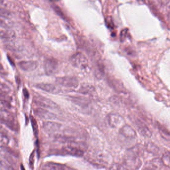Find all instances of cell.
<instances>
[{
	"label": "cell",
	"mask_w": 170,
	"mask_h": 170,
	"mask_svg": "<svg viewBox=\"0 0 170 170\" xmlns=\"http://www.w3.org/2000/svg\"><path fill=\"white\" fill-rule=\"evenodd\" d=\"M0 122L13 131L18 130V123L16 117L10 111H0Z\"/></svg>",
	"instance_id": "6da1fadb"
},
{
	"label": "cell",
	"mask_w": 170,
	"mask_h": 170,
	"mask_svg": "<svg viewBox=\"0 0 170 170\" xmlns=\"http://www.w3.org/2000/svg\"><path fill=\"white\" fill-rule=\"evenodd\" d=\"M72 64L76 68L84 70L88 66V61L86 56L81 53H77L71 58Z\"/></svg>",
	"instance_id": "7a4b0ae2"
},
{
	"label": "cell",
	"mask_w": 170,
	"mask_h": 170,
	"mask_svg": "<svg viewBox=\"0 0 170 170\" xmlns=\"http://www.w3.org/2000/svg\"><path fill=\"white\" fill-rule=\"evenodd\" d=\"M56 83L61 86L69 88H76L79 84L78 79L73 76L58 77Z\"/></svg>",
	"instance_id": "3957f363"
},
{
	"label": "cell",
	"mask_w": 170,
	"mask_h": 170,
	"mask_svg": "<svg viewBox=\"0 0 170 170\" xmlns=\"http://www.w3.org/2000/svg\"><path fill=\"white\" fill-rule=\"evenodd\" d=\"M35 103L40 106L44 108L54 109L57 107V105L55 103L49 99L48 98H45L42 96H37L35 97Z\"/></svg>",
	"instance_id": "277c9868"
},
{
	"label": "cell",
	"mask_w": 170,
	"mask_h": 170,
	"mask_svg": "<svg viewBox=\"0 0 170 170\" xmlns=\"http://www.w3.org/2000/svg\"><path fill=\"white\" fill-rule=\"evenodd\" d=\"M38 89H41L44 91L52 94H57L60 92V88L56 85L50 83H40L36 85Z\"/></svg>",
	"instance_id": "5b68a950"
},
{
	"label": "cell",
	"mask_w": 170,
	"mask_h": 170,
	"mask_svg": "<svg viewBox=\"0 0 170 170\" xmlns=\"http://www.w3.org/2000/svg\"><path fill=\"white\" fill-rule=\"evenodd\" d=\"M120 134L125 139H134L136 136V132L133 129L128 125L124 126L120 130Z\"/></svg>",
	"instance_id": "8992f818"
},
{
	"label": "cell",
	"mask_w": 170,
	"mask_h": 170,
	"mask_svg": "<svg viewBox=\"0 0 170 170\" xmlns=\"http://www.w3.org/2000/svg\"><path fill=\"white\" fill-rule=\"evenodd\" d=\"M44 68L47 75H54L58 68L57 62L53 59H48L45 63Z\"/></svg>",
	"instance_id": "52a82bcc"
},
{
	"label": "cell",
	"mask_w": 170,
	"mask_h": 170,
	"mask_svg": "<svg viewBox=\"0 0 170 170\" xmlns=\"http://www.w3.org/2000/svg\"><path fill=\"white\" fill-rule=\"evenodd\" d=\"M18 66L22 70L26 71H30L35 70L38 67V62L33 60L22 61L18 63Z\"/></svg>",
	"instance_id": "ba28073f"
},
{
	"label": "cell",
	"mask_w": 170,
	"mask_h": 170,
	"mask_svg": "<svg viewBox=\"0 0 170 170\" xmlns=\"http://www.w3.org/2000/svg\"><path fill=\"white\" fill-rule=\"evenodd\" d=\"M16 33L14 30L8 29L0 30V38L4 41H12L16 38Z\"/></svg>",
	"instance_id": "9c48e42d"
},
{
	"label": "cell",
	"mask_w": 170,
	"mask_h": 170,
	"mask_svg": "<svg viewBox=\"0 0 170 170\" xmlns=\"http://www.w3.org/2000/svg\"><path fill=\"white\" fill-rule=\"evenodd\" d=\"M61 127L60 124L53 122H47L43 125V129L44 131L48 133L56 132L60 129Z\"/></svg>",
	"instance_id": "30bf717a"
},
{
	"label": "cell",
	"mask_w": 170,
	"mask_h": 170,
	"mask_svg": "<svg viewBox=\"0 0 170 170\" xmlns=\"http://www.w3.org/2000/svg\"><path fill=\"white\" fill-rule=\"evenodd\" d=\"M107 120L109 125L113 128L118 127L121 122V118L117 114H109L108 115Z\"/></svg>",
	"instance_id": "8fae6325"
},
{
	"label": "cell",
	"mask_w": 170,
	"mask_h": 170,
	"mask_svg": "<svg viewBox=\"0 0 170 170\" xmlns=\"http://www.w3.org/2000/svg\"><path fill=\"white\" fill-rule=\"evenodd\" d=\"M43 169L48 170H68L69 168L66 166L60 164L49 162L44 165Z\"/></svg>",
	"instance_id": "7c38bea8"
},
{
	"label": "cell",
	"mask_w": 170,
	"mask_h": 170,
	"mask_svg": "<svg viewBox=\"0 0 170 170\" xmlns=\"http://www.w3.org/2000/svg\"><path fill=\"white\" fill-rule=\"evenodd\" d=\"M36 114L38 116L42 118H44L45 119H53L55 118L54 114L51 113L49 111H46L43 109L39 108L36 110Z\"/></svg>",
	"instance_id": "4fadbf2b"
},
{
	"label": "cell",
	"mask_w": 170,
	"mask_h": 170,
	"mask_svg": "<svg viewBox=\"0 0 170 170\" xmlns=\"http://www.w3.org/2000/svg\"><path fill=\"white\" fill-rule=\"evenodd\" d=\"M12 108L10 101L7 100L0 99V111H10Z\"/></svg>",
	"instance_id": "5bb4252c"
},
{
	"label": "cell",
	"mask_w": 170,
	"mask_h": 170,
	"mask_svg": "<svg viewBox=\"0 0 170 170\" xmlns=\"http://www.w3.org/2000/svg\"><path fill=\"white\" fill-rule=\"evenodd\" d=\"M72 100L74 103L81 106H87L89 103V101L84 97H73Z\"/></svg>",
	"instance_id": "9a60e30c"
},
{
	"label": "cell",
	"mask_w": 170,
	"mask_h": 170,
	"mask_svg": "<svg viewBox=\"0 0 170 170\" xmlns=\"http://www.w3.org/2000/svg\"><path fill=\"white\" fill-rule=\"evenodd\" d=\"M0 142L4 144L7 145L9 143L10 139L9 136L5 132L0 130Z\"/></svg>",
	"instance_id": "2e32d148"
},
{
	"label": "cell",
	"mask_w": 170,
	"mask_h": 170,
	"mask_svg": "<svg viewBox=\"0 0 170 170\" xmlns=\"http://www.w3.org/2000/svg\"><path fill=\"white\" fill-rule=\"evenodd\" d=\"M31 123L32 127H33V132L35 136L37 137L38 134V129L37 122L33 116L31 117Z\"/></svg>",
	"instance_id": "e0dca14e"
},
{
	"label": "cell",
	"mask_w": 170,
	"mask_h": 170,
	"mask_svg": "<svg viewBox=\"0 0 170 170\" xmlns=\"http://www.w3.org/2000/svg\"><path fill=\"white\" fill-rule=\"evenodd\" d=\"M162 161L164 165L170 168V152H167L163 155Z\"/></svg>",
	"instance_id": "ac0fdd59"
},
{
	"label": "cell",
	"mask_w": 170,
	"mask_h": 170,
	"mask_svg": "<svg viewBox=\"0 0 170 170\" xmlns=\"http://www.w3.org/2000/svg\"><path fill=\"white\" fill-rule=\"evenodd\" d=\"M10 90L8 85L5 83H0V94L1 93H6L8 94L10 92Z\"/></svg>",
	"instance_id": "d6986e66"
},
{
	"label": "cell",
	"mask_w": 170,
	"mask_h": 170,
	"mask_svg": "<svg viewBox=\"0 0 170 170\" xmlns=\"http://www.w3.org/2000/svg\"><path fill=\"white\" fill-rule=\"evenodd\" d=\"M160 133L164 139L170 141V132L166 130L161 129H160Z\"/></svg>",
	"instance_id": "ffe728a7"
},
{
	"label": "cell",
	"mask_w": 170,
	"mask_h": 170,
	"mask_svg": "<svg viewBox=\"0 0 170 170\" xmlns=\"http://www.w3.org/2000/svg\"><path fill=\"white\" fill-rule=\"evenodd\" d=\"M10 16V13L7 10L0 8V17L8 18Z\"/></svg>",
	"instance_id": "44dd1931"
},
{
	"label": "cell",
	"mask_w": 170,
	"mask_h": 170,
	"mask_svg": "<svg viewBox=\"0 0 170 170\" xmlns=\"http://www.w3.org/2000/svg\"><path fill=\"white\" fill-rule=\"evenodd\" d=\"M92 87H89V86H84L80 88V89H79L80 93H83V94H87L91 92L92 89Z\"/></svg>",
	"instance_id": "7402d4cb"
},
{
	"label": "cell",
	"mask_w": 170,
	"mask_h": 170,
	"mask_svg": "<svg viewBox=\"0 0 170 170\" xmlns=\"http://www.w3.org/2000/svg\"><path fill=\"white\" fill-rule=\"evenodd\" d=\"M126 34H127V30H124L121 31V42H123L125 40L126 37Z\"/></svg>",
	"instance_id": "603a6c76"
},
{
	"label": "cell",
	"mask_w": 170,
	"mask_h": 170,
	"mask_svg": "<svg viewBox=\"0 0 170 170\" xmlns=\"http://www.w3.org/2000/svg\"><path fill=\"white\" fill-rule=\"evenodd\" d=\"M34 152H33L30 158V164L31 167H33L34 165Z\"/></svg>",
	"instance_id": "cb8c5ba5"
},
{
	"label": "cell",
	"mask_w": 170,
	"mask_h": 170,
	"mask_svg": "<svg viewBox=\"0 0 170 170\" xmlns=\"http://www.w3.org/2000/svg\"><path fill=\"white\" fill-rule=\"evenodd\" d=\"M6 27V24L3 20L0 19V28H5Z\"/></svg>",
	"instance_id": "d4e9b609"
},
{
	"label": "cell",
	"mask_w": 170,
	"mask_h": 170,
	"mask_svg": "<svg viewBox=\"0 0 170 170\" xmlns=\"http://www.w3.org/2000/svg\"><path fill=\"white\" fill-rule=\"evenodd\" d=\"M23 94H24V96L26 98H28L29 97V93L28 91H27V89H24L23 90Z\"/></svg>",
	"instance_id": "484cf974"
},
{
	"label": "cell",
	"mask_w": 170,
	"mask_h": 170,
	"mask_svg": "<svg viewBox=\"0 0 170 170\" xmlns=\"http://www.w3.org/2000/svg\"><path fill=\"white\" fill-rule=\"evenodd\" d=\"M4 4V1L3 0H0V6L3 5Z\"/></svg>",
	"instance_id": "4316f807"
},
{
	"label": "cell",
	"mask_w": 170,
	"mask_h": 170,
	"mask_svg": "<svg viewBox=\"0 0 170 170\" xmlns=\"http://www.w3.org/2000/svg\"><path fill=\"white\" fill-rule=\"evenodd\" d=\"M4 71V69H3V67L0 64V72H1L2 71Z\"/></svg>",
	"instance_id": "83f0119b"
},
{
	"label": "cell",
	"mask_w": 170,
	"mask_h": 170,
	"mask_svg": "<svg viewBox=\"0 0 170 170\" xmlns=\"http://www.w3.org/2000/svg\"><path fill=\"white\" fill-rule=\"evenodd\" d=\"M2 129V127L1 122H0V130H1Z\"/></svg>",
	"instance_id": "f1b7e54d"
}]
</instances>
